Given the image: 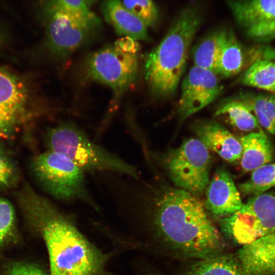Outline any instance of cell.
Listing matches in <instances>:
<instances>
[{
	"instance_id": "cell-18",
	"label": "cell",
	"mask_w": 275,
	"mask_h": 275,
	"mask_svg": "<svg viewBox=\"0 0 275 275\" xmlns=\"http://www.w3.org/2000/svg\"><path fill=\"white\" fill-rule=\"evenodd\" d=\"M243 64V54L240 44L234 32L229 29L222 48L217 74L229 77L238 73Z\"/></svg>"
},
{
	"instance_id": "cell-14",
	"label": "cell",
	"mask_w": 275,
	"mask_h": 275,
	"mask_svg": "<svg viewBox=\"0 0 275 275\" xmlns=\"http://www.w3.org/2000/svg\"><path fill=\"white\" fill-rule=\"evenodd\" d=\"M195 132L205 146L229 162L239 159L242 155L240 142L219 123L213 121L200 122Z\"/></svg>"
},
{
	"instance_id": "cell-10",
	"label": "cell",
	"mask_w": 275,
	"mask_h": 275,
	"mask_svg": "<svg viewBox=\"0 0 275 275\" xmlns=\"http://www.w3.org/2000/svg\"><path fill=\"white\" fill-rule=\"evenodd\" d=\"M223 90L215 73L194 65L182 84L178 108L180 121H183L212 103Z\"/></svg>"
},
{
	"instance_id": "cell-20",
	"label": "cell",
	"mask_w": 275,
	"mask_h": 275,
	"mask_svg": "<svg viewBox=\"0 0 275 275\" xmlns=\"http://www.w3.org/2000/svg\"><path fill=\"white\" fill-rule=\"evenodd\" d=\"M247 86L274 91L275 89V62L269 60H259L246 70L242 78Z\"/></svg>"
},
{
	"instance_id": "cell-12",
	"label": "cell",
	"mask_w": 275,
	"mask_h": 275,
	"mask_svg": "<svg viewBox=\"0 0 275 275\" xmlns=\"http://www.w3.org/2000/svg\"><path fill=\"white\" fill-rule=\"evenodd\" d=\"M208 185L205 208L214 217H227L242 206L240 194L231 174L225 169L217 170Z\"/></svg>"
},
{
	"instance_id": "cell-31",
	"label": "cell",
	"mask_w": 275,
	"mask_h": 275,
	"mask_svg": "<svg viewBox=\"0 0 275 275\" xmlns=\"http://www.w3.org/2000/svg\"><path fill=\"white\" fill-rule=\"evenodd\" d=\"M257 117V119L261 125L265 128L269 132L272 134L275 133V127L267 118L260 111L252 109Z\"/></svg>"
},
{
	"instance_id": "cell-30",
	"label": "cell",
	"mask_w": 275,
	"mask_h": 275,
	"mask_svg": "<svg viewBox=\"0 0 275 275\" xmlns=\"http://www.w3.org/2000/svg\"><path fill=\"white\" fill-rule=\"evenodd\" d=\"M8 275H48L36 265L15 263L10 267Z\"/></svg>"
},
{
	"instance_id": "cell-2",
	"label": "cell",
	"mask_w": 275,
	"mask_h": 275,
	"mask_svg": "<svg viewBox=\"0 0 275 275\" xmlns=\"http://www.w3.org/2000/svg\"><path fill=\"white\" fill-rule=\"evenodd\" d=\"M154 210L157 231L175 250L204 259L216 255L223 246L203 204L194 195L168 188L156 200Z\"/></svg>"
},
{
	"instance_id": "cell-33",
	"label": "cell",
	"mask_w": 275,
	"mask_h": 275,
	"mask_svg": "<svg viewBox=\"0 0 275 275\" xmlns=\"http://www.w3.org/2000/svg\"><path fill=\"white\" fill-rule=\"evenodd\" d=\"M2 153H4L3 152V149H2V148L0 145V154H2Z\"/></svg>"
},
{
	"instance_id": "cell-27",
	"label": "cell",
	"mask_w": 275,
	"mask_h": 275,
	"mask_svg": "<svg viewBox=\"0 0 275 275\" xmlns=\"http://www.w3.org/2000/svg\"><path fill=\"white\" fill-rule=\"evenodd\" d=\"M15 220L13 206L7 199L0 198V245L12 233Z\"/></svg>"
},
{
	"instance_id": "cell-7",
	"label": "cell",
	"mask_w": 275,
	"mask_h": 275,
	"mask_svg": "<svg viewBox=\"0 0 275 275\" xmlns=\"http://www.w3.org/2000/svg\"><path fill=\"white\" fill-rule=\"evenodd\" d=\"M222 231L241 245L275 233V194L253 196L234 214L221 220Z\"/></svg>"
},
{
	"instance_id": "cell-9",
	"label": "cell",
	"mask_w": 275,
	"mask_h": 275,
	"mask_svg": "<svg viewBox=\"0 0 275 275\" xmlns=\"http://www.w3.org/2000/svg\"><path fill=\"white\" fill-rule=\"evenodd\" d=\"M47 38L53 53L67 59L90 42L98 27L81 21L50 1Z\"/></svg>"
},
{
	"instance_id": "cell-28",
	"label": "cell",
	"mask_w": 275,
	"mask_h": 275,
	"mask_svg": "<svg viewBox=\"0 0 275 275\" xmlns=\"http://www.w3.org/2000/svg\"><path fill=\"white\" fill-rule=\"evenodd\" d=\"M246 102L251 110L261 112L275 127V95L258 96Z\"/></svg>"
},
{
	"instance_id": "cell-17",
	"label": "cell",
	"mask_w": 275,
	"mask_h": 275,
	"mask_svg": "<svg viewBox=\"0 0 275 275\" xmlns=\"http://www.w3.org/2000/svg\"><path fill=\"white\" fill-rule=\"evenodd\" d=\"M228 29L221 28L205 37L194 52L195 65L209 70L217 75V65Z\"/></svg>"
},
{
	"instance_id": "cell-22",
	"label": "cell",
	"mask_w": 275,
	"mask_h": 275,
	"mask_svg": "<svg viewBox=\"0 0 275 275\" xmlns=\"http://www.w3.org/2000/svg\"><path fill=\"white\" fill-rule=\"evenodd\" d=\"M26 98L23 83L16 76L0 69V103L23 108Z\"/></svg>"
},
{
	"instance_id": "cell-26",
	"label": "cell",
	"mask_w": 275,
	"mask_h": 275,
	"mask_svg": "<svg viewBox=\"0 0 275 275\" xmlns=\"http://www.w3.org/2000/svg\"><path fill=\"white\" fill-rule=\"evenodd\" d=\"M23 108L0 103V138L8 139L17 124Z\"/></svg>"
},
{
	"instance_id": "cell-5",
	"label": "cell",
	"mask_w": 275,
	"mask_h": 275,
	"mask_svg": "<svg viewBox=\"0 0 275 275\" xmlns=\"http://www.w3.org/2000/svg\"><path fill=\"white\" fill-rule=\"evenodd\" d=\"M140 50L138 41L124 36L90 53L81 66L83 80L105 85L119 98L137 79Z\"/></svg>"
},
{
	"instance_id": "cell-15",
	"label": "cell",
	"mask_w": 275,
	"mask_h": 275,
	"mask_svg": "<svg viewBox=\"0 0 275 275\" xmlns=\"http://www.w3.org/2000/svg\"><path fill=\"white\" fill-rule=\"evenodd\" d=\"M102 11L105 20L119 35L136 41L149 39L147 25L128 10L121 0H104Z\"/></svg>"
},
{
	"instance_id": "cell-34",
	"label": "cell",
	"mask_w": 275,
	"mask_h": 275,
	"mask_svg": "<svg viewBox=\"0 0 275 275\" xmlns=\"http://www.w3.org/2000/svg\"><path fill=\"white\" fill-rule=\"evenodd\" d=\"M151 275H158V274H151Z\"/></svg>"
},
{
	"instance_id": "cell-29",
	"label": "cell",
	"mask_w": 275,
	"mask_h": 275,
	"mask_svg": "<svg viewBox=\"0 0 275 275\" xmlns=\"http://www.w3.org/2000/svg\"><path fill=\"white\" fill-rule=\"evenodd\" d=\"M15 169L4 153L0 154V187L9 186L15 177Z\"/></svg>"
},
{
	"instance_id": "cell-23",
	"label": "cell",
	"mask_w": 275,
	"mask_h": 275,
	"mask_svg": "<svg viewBox=\"0 0 275 275\" xmlns=\"http://www.w3.org/2000/svg\"><path fill=\"white\" fill-rule=\"evenodd\" d=\"M275 186V163L266 164L253 170L250 178L239 185L244 195L253 196L262 194Z\"/></svg>"
},
{
	"instance_id": "cell-21",
	"label": "cell",
	"mask_w": 275,
	"mask_h": 275,
	"mask_svg": "<svg viewBox=\"0 0 275 275\" xmlns=\"http://www.w3.org/2000/svg\"><path fill=\"white\" fill-rule=\"evenodd\" d=\"M188 275H240L236 259L228 255H213L196 264Z\"/></svg>"
},
{
	"instance_id": "cell-32",
	"label": "cell",
	"mask_w": 275,
	"mask_h": 275,
	"mask_svg": "<svg viewBox=\"0 0 275 275\" xmlns=\"http://www.w3.org/2000/svg\"><path fill=\"white\" fill-rule=\"evenodd\" d=\"M89 7L94 5L97 0H85Z\"/></svg>"
},
{
	"instance_id": "cell-19",
	"label": "cell",
	"mask_w": 275,
	"mask_h": 275,
	"mask_svg": "<svg viewBox=\"0 0 275 275\" xmlns=\"http://www.w3.org/2000/svg\"><path fill=\"white\" fill-rule=\"evenodd\" d=\"M244 101L230 100L220 105L215 112V116L225 117L239 129L249 131L258 126V121Z\"/></svg>"
},
{
	"instance_id": "cell-1",
	"label": "cell",
	"mask_w": 275,
	"mask_h": 275,
	"mask_svg": "<svg viewBox=\"0 0 275 275\" xmlns=\"http://www.w3.org/2000/svg\"><path fill=\"white\" fill-rule=\"evenodd\" d=\"M18 202L45 241L50 275L102 274L107 255L88 240L72 217L29 187L19 194Z\"/></svg>"
},
{
	"instance_id": "cell-8",
	"label": "cell",
	"mask_w": 275,
	"mask_h": 275,
	"mask_svg": "<svg viewBox=\"0 0 275 275\" xmlns=\"http://www.w3.org/2000/svg\"><path fill=\"white\" fill-rule=\"evenodd\" d=\"M210 164L207 148L196 139H188L171 151L165 163L173 182L193 195L201 194L206 189L209 182Z\"/></svg>"
},
{
	"instance_id": "cell-35",
	"label": "cell",
	"mask_w": 275,
	"mask_h": 275,
	"mask_svg": "<svg viewBox=\"0 0 275 275\" xmlns=\"http://www.w3.org/2000/svg\"><path fill=\"white\" fill-rule=\"evenodd\" d=\"M273 92H274V93H275V89H274V91H273Z\"/></svg>"
},
{
	"instance_id": "cell-13",
	"label": "cell",
	"mask_w": 275,
	"mask_h": 275,
	"mask_svg": "<svg viewBox=\"0 0 275 275\" xmlns=\"http://www.w3.org/2000/svg\"><path fill=\"white\" fill-rule=\"evenodd\" d=\"M236 259L240 275H275V233L243 245Z\"/></svg>"
},
{
	"instance_id": "cell-11",
	"label": "cell",
	"mask_w": 275,
	"mask_h": 275,
	"mask_svg": "<svg viewBox=\"0 0 275 275\" xmlns=\"http://www.w3.org/2000/svg\"><path fill=\"white\" fill-rule=\"evenodd\" d=\"M228 3L249 37L260 41L275 37V0H228Z\"/></svg>"
},
{
	"instance_id": "cell-24",
	"label": "cell",
	"mask_w": 275,
	"mask_h": 275,
	"mask_svg": "<svg viewBox=\"0 0 275 275\" xmlns=\"http://www.w3.org/2000/svg\"><path fill=\"white\" fill-rule=\"evenodd\" d=\"M74 17L94 26H100L99 18L90 9L85 0H51Z\"/></svg>"
},
{
	"instance_id": "cell-6",
	"label": "cell",
	"mask_w": 275,
	"mask_h": 275,
	"mask_svg": "<svg viewBox=\"0 0 275 275\" xmlns=\"http://www.w3.org/2000/svg\"><path fill=\"white\" fill-rule=\"evenodd\" d=\"M33 169L42 187L53 198L65 203L79 201L99 211L87 188L86 173L66 155L48 150L35 158Z\"/></svg>"
},
{
	"instance_id": "cell-16",
	"label": "cell",
	"mask_w": 275,
	"mask_h": 275,
	"mask_svg": "<svg viewBox=\"0 0 275 275\" xmlns=\"http://www.w3.org/2000/svg\"><path fill=\"white\" fill-rule=\"evenodd\" d=\"M241 165L245 171L254 170L269 162L272 149L266 135L262 132H253L241 138Z\"/></svg>"
},
{
	"instance_id": "cell-25",
	"label": "cell",
	"mask_w": 275,
	"mask_h": 275,
	"mask_svg": "<svg viewBox=\"0 0 275 275\" xmlns=\"http://www.w3.org/2000/svg\"><path fill=\"white\" fill-rule=\"evenodd\" d=\"M123 5L148 27L154 26L158 20L157 9L151 0H123Z\"/></svg>"
},
{
	"instance_id": "cell-4",
	"label": "cell",
	"mask_w": 275,
	"mask_h": 275,
	"mask_svg": "<svg viewBox=\"0 0 275 275\" xmlns=\"http://www.w3.org/2000/svg\"><path fill=\"white\" fill-rule=\"evenodd\" d=\"M46 142L49 150L66 155L85 173H108L140 179L135 166L95 143L71 122H62L49 129Z\"/></svg>"
},
{
	"instance_id": "cell-3",
	"label": "cell",
	"mask_w": 275,
	"mask_h": 275,
	"mask_svg": "<svg viewBox=\"0 0 275 275\" xmlns=\"http://www.w3.org/2000/svg\"><path fill=\"white\" fill-rule=\"evenodd\" d=\"M203 16V11L197 5L184 8L160 43L146 55L145 79L155 96L166 97L176 91L186 68L190 46Z\"/></svg>"
}]
</instances>
